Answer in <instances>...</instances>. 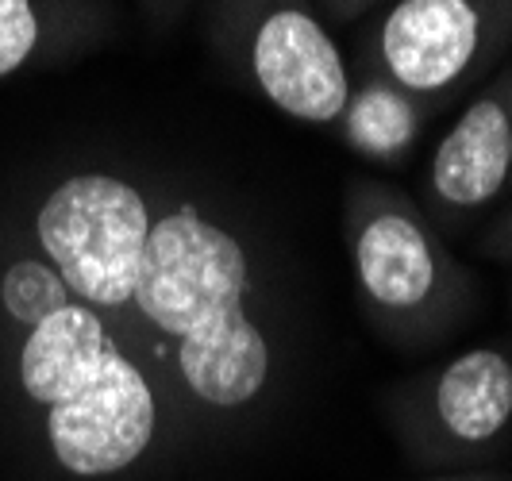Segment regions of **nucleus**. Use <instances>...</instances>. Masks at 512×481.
Here are the masks:
<instances>
[{
	"label": "nucleus",
	"instance_id": "obj_1",
	"mask_svg": "<svg viewBox=\"0 0 512 481\" xmlns=\"http://www.w3.org/2000/svg\"><path fill=\"white\" fill-rule=\"evenodd\" d=\"M0 370L66 481H128L193 443L143 355L62 281L24 224L0 239Z\"/></svg>",
	"mask_w": 512,
	"mask_h": 481
},
{
	"label": "nucleus",
	"instance_id": "obj_2",
	"mask_svg": "<svg viewBox=\"0 0 512 481\" xmlns=\"http://www.w3.org/2000/svg\"><path fill=\"white\" fill-rule=\"evenodd\" d=\"M135 304L147 362L193 443L235 439L270 412L282 347L258 316L251 243L228 216L193 193L158 189Z\"/></svg>",
	"mask_w": 512,
	"mask_h": 481
},
{
	"label": "nucleus",
	"instance_id": "obj_3",
	"mask_svg": "<svg viewBox=\"0 0 512 481\" xmlns=\"http://www.w3.org/2000/svg\"><path fill=\"white\" fill-rule=\"evenodd\" d=\"M343 247L362 316L385 343L428 351L474 316L478 278L401 185L347 178Z\"/></svg>",
	"mask_w": 512,
	"mask_h": 481
},
{
	"label": "nucleus",
	"instance_id": "obj_4",
	"mask_svg": "<svg viewBox=\"0 0 512 481\" xmlns=\"http://www.w3.org/2000/svg\"><path fill=\"white\" fill-rule=\"evenodd\" d=\"M208 43L231 77L285 120L335 127L351 66L312 0H208Z\"/></svg>",
	"mask_w": 512,
	"mask_h": 481
},
{
	"label": "nucleus",
	"instance_id": "obj_5",
	"mask_svg": "<svg viewBox=\"0 0 512 481\" xmlns=\"http://www.w3.org/2000/svg\"><path fill=\"white\" fill-rule=\"evenodd\" d=\"M382 412L412 466L428 474L497 470L512 451V355L489 343L466 347L389 385Z\"/></svg>",
	"mask_w": 512,
	"mask_h": 481
},
{
	"label": "nucleus",
	"instance_id": "obj_6",
	"mask_svg": "<svg viewBox=\"0 0 512 481\" xmlns=\"http://www.w3.org/2000/svg\"><path fill=\"white\" fill-rule=\"evenodd\" d=\"M512 58V0H393L370 20L359 70L389 77L436 112Z\"/></svg>",
	"mask_w": 512,
	"mask_h": 481
},
{
	"label": "nucleus",
	"instance_id": "obj_7",
	"mask_svg": "<svg viewBox=\"0 0 512 481\" xmlns=\"http://www.w3.org/2000/svg\"><path fill=\"white\" fill-rule=\"evenodd\" d=\"M512 197V58L470 93L424 166L420 208L443 235L474 228Z\"/></svg>",
	"mask_w": 512,
	"mask_h": 481
},
{
	"label": "nucleus",
	"instance_id": "obj_8",
	"mask_svg": "<svg viewBox=\"0 0 512 481\" xmlns=\"http://www.w3.org/2000/svg\"><path fill=\"white\" fill-rule=\"evenodd\" d=\"M108 27L101 0H0V81L93 51Z\"/></svg>",
	"mask_w": 512,
	"mask_h": 481
},
{
	"label": "nucleus",
	"instance_id": "obj_9",
	"mask_svg": "<svg viewBox=\"0 0 512 481\" xmlns=\"http://www.w3.org/2000/svg\"><path fill=\"white\" fill-rule=\"evenodd\" d=\"M436 116L439 112L432 104L405 93L389 77L359 70L351 74V93H347L335 131L347 143V151L359 154L362 162L397 170L412 158L420 135Z\"/></svg>",
	"mask_w": 512,
	"mask_h": 481
},
{
	"label": "nucleus",
	"instance_id": "obj_10",
	"mask_svg": "<svg viewBox=\"0 0 512 481\" xmlns=\"http://www.w3.org/2000/svg\"><path fill=\"white\" fill-rule=\"evenodd\" d=\"M474 251L489 258V262L512 266V197L482 224L478 239H474Z\"/></svg>",
	"mask_w": 512,
	"mask_h": 481
},
{
	"label": "nucleus",
	"instance_id": "obj_11",
	"mask_svg": "<svg viewBox=\"0 0 512 481\" xmlns=\"http://www.w3.org/2000/svg\"><path fill=\"white\" fill-rule=\"evenodd\" d=\"M316 8H320V16L328 20V27H347V24H359L362 16H370V12H382L385 4H393V0H312Z\"/></svg>",
	"mask_w": 512,
	"mask_h": 481
},
{
	"label": "nucleus",
	"instance_id": "obj_12",
	"mask_svg": "<svg viewBox=\"0 0 512 481\" xmlns=\"http://www.w3.org/2000/svg\"><path fill=\"white\" fill-rule=\"evenodd\" d=\"M189 4L193 0H139V8H143V16H147V24L154 31H166L170 24H178Z\"/></svg>",
	"mask_w": 512,
	"mask_h": 481
},
{
	"label": "nucleus",
	"instance_id": "obj_13",
	"mask_svg": "<svg viewBox=\"0 0 512 481\" xmlns=\"http://www.w3.org/2000/svg\"><path fill=\"white\" fill-rule=\"evenodd\" d=\"M416 481H512L509 470H466V474H432Z\"/></svg>",
	"mask_w": 512,
	"mask_h": 481
}]
</instances>
